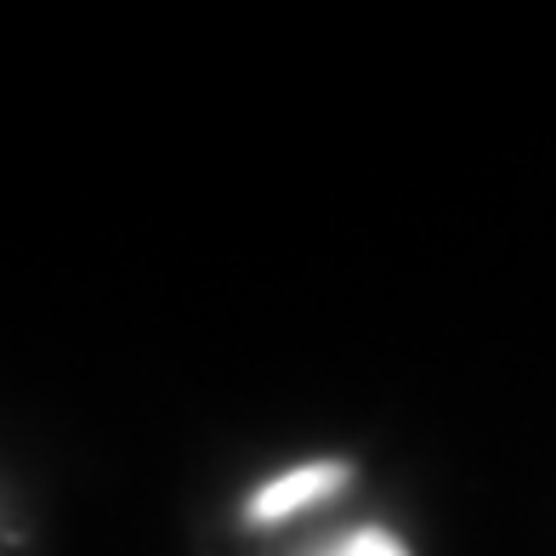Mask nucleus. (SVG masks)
Listing matches in <instances>:
<instances>
[{
	"instance_id": "nucleus-1",
	"label": "nucleus",
	"mask_w": 556,
	"mask_h": 556,
	"mask_svg": "<svg viewBox=\"0 0 556 556\" xmlns=\"http://www.w3.org/2000/svg\"><path fill=\"white\" fill-rule=\"evenodd\" d=\"M341 483H346V471H341V466H301V471H285V477H273L267 489L250 494L244 517H250V522H285V517L301 511V505H313V500H324V494H336Z\"/></svg>"
},
{
	"instance_id": "nucleus-2",
	"label": "nucleus",
	"mask_w": 556,
	"mask_h": 556,
	"mask_svg": "<svg viewBox=\"0 0 556 556\" xmlns=\"http://www.w3.org/2000/svg\"><path fill=\"white\" fill-rule=\"evenodd\" d=\"M330 556H409V551H403L387 528H358V534H346Z\"/></svg>"
}]
</instances>
